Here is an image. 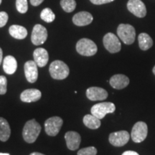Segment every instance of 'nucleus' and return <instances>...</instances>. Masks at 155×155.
I'll return each instance as SVG.
<instances>
[{
	"instance_id": "23",
	"label": "nucleus",
	"mask_w": 155,
	"mask_h": 155,
	"mask_svg": "<svg viewBox=\"0 0 155 155\" xmlns=\"http://www.w3.org/2000/svg\"><path fill=\"white\" fill-rule=\"evenodd\" d=\"M138 40L139 48L141 50H147L152 47L153 40L148 34L144 33V32L139 34Z\"/></svg>"
},
{
	"instance_id": "33",
	"label": "nucleus",
	"mask_w": 155,
	"mask_h": 155,
	"mask_svg": "<svg viewBox=\"0 0 155 155\" xmlns=\"http://www.w3.org/2000/svg\"><path fill=\"white\" fill-rule=\"evenodd\" d=\"M2 59H3V52L2 48H0V65H1L2 62Z\"/></svg>"
},
{
	"instance_id": "37",
	"label": "nucleus",
	"mask_w": 155,
	"mask_h": 155,
	"mask_svg": "<svg viewBox=\"0 0 155 155\" xmlns=\"http://www.w3.org/2000/svg\"><path fill=\"white\" fill-rule=\"evenodd\" d=\"M1 3H2V0H0V5H1Z\"/></svg>"
},
{
	"instance_id": "14",
	"label": "nucleus",
	"mask_w": 155,
	"mask_h": 155,
	"mask_svg": "<svg viewBox=\"0 0 155 155\" xmlns=\"http://www.w3.org/2000/svg\"><path fill=\"white\" fill-rule=\"evenodd\" d=\"M66 145L70 150H76L80 146L81 137L80 134L75 131H68L65 134Z\"/></svg>"
},
{
	"instance_id": "35",
	"label": "nucleus",
	"mask_w": 155,
	"mask_h": 155,
	"mask_svg": "<svg viewBox=\"0 0 155 155\" xmlns=\"http://www.w3.org/2000/svg\"><path fill=\"white\" fill-rule=\"evenodd\" d=\"M0 155H10V154H7V153H0Z\"/></svg>"
},
{
	"instance_id": "21",
	"label": "nucleus",
	"mask_w": 155,
	"mask_h": 155,
	"mask_svg": "<svg viewBox=\"0 0 155 155\" xmlns=\"http://www.w3.org/2000/svg\"><path fill=\"white\" fill-rule=\"evenodd\" d=\"M11 135V129L8 121L0 117V141H7Z\"/></svg>"
},
{
	"instance_id": "15",
	"label": "nucleus",
	"mask_w": 155,
	"mask_h": 155,
	"mask_svg": "<svg viewBox=\"0 0 155 155\" xmlns=\"http://www.w3.org/2000/svg\"><path fill=\"white\" fill-rule=\"evenodd\" d=\"M92 15L88 12H80L75 14L73 17V22L79 27L86 26L93 22Z\"/></svg>"
},
{
	"instance_id": "22",
	"label": "nucleus",
	"mask_w": 155,
	"mask_h": 155,
	"mask_svg": "<svg viewBox=\"0 0 155 155\" xmlns=\"http://www.w3.org/2000/svg\"><path fill=\"white\" fill-rule=\"evenodd\" d=\"M101 119H98L93 114H87L83 117V123L86 127L91 129H97L101 127Z\"/></svg>"
},
{
	"instance_id": "26",
	"label": "nucleus",
	"mask_w": 155,
	"mask_h": 155,
	"mask_svg": "<svg viewBox=\"0 0 155 155\" xmlns=\"http://www.w3.org/2000/svg\"><path fill=\"white\" fill-rule=\"evenodd\" d=\"M16 8L19 13L25 14L28 9V0H17Z\"/></svg>"
},
{
	"instance_id": "25",
	"label": "nucleus",
	"mask_w": 155,
	"mask_h": 155,
	"mask_svg": "<svg viewBox=\"0 0 155 155\" xmlns=\"http://www.w3.org/2000/svg\"><path fill=\"white\" fill-rule=\"evenodd\" d=\"M61 5L63 9L66 12H72L76 7V2L75 0H61Z\"/></svg>"
},
{
	"instance_id": "30",
	"label": "nucleus",
	"mask_w": 155,
	"mask_h": 155,
	"mask_svg": "<svg viewBox=\"0 0 155 155\" xmlns=\"http://www.w3.org/2000/svg\"><path fill=\"white\" fill-rule=\"evenodd\" d=\"M91 2L94 4V5H104V4L110 3L111 2H114V0H90Z\"/></svg>"
},
{
	"instance_id": "6",
	"label": "nucleus",
	"mask_w": 155,
	"mask_h": 155,
	"mask_svg": "<svg viewBox=\"0 0 155 155\" xmlns=\"http://www.w3.org/2000/svg\"><path fill=\"white\" fill-rule=\"evenodd\" d=\"M63 121L59 116H53L45 122V130L48 135L55 137L58 134L63 126Z\"/></svg>"
},
{
	"instance_id": "7",
	"label": "nucleus",
	"mask_w": 155,
	"mask_h": 155,
	"mask_svg": "<svg viewBox=\"0 0 155 155\" xmlns=\"http://www.w3.org/2000/svg\"><path fill=\"white\" fill-rule=\"evenodd\" d=\"M148 134V128L146 123L138 121L134 125L131 130V139L136 143H141L147 138Z\"/></svg>"
},
{
	"instance_id": "18",
	"label": "nucleus",
	"mask_w": 155,
	"mask_h": 155,
	"mask_svg": "<svg viewBox=\"0 0 155 155\" xmlns=\"http://www.w3.org/2000/svg\"><path fill=\"white\" fill-rule=\"evenodd\" d=\"M110 85L115 89H123L129 84V79L125 75L116 74L113 75L109 81Z\"/></svg>"
},
{
	"instance_id": "2",
	"label": "nucleus",
	"mask_w": 155,
	"mask_h": 155,
	"mask_svg": "<svg viewBox=\"0 0 155 155\" xmlns=\"http://www.w3.org/2000/svg\"><path fill=\"white\" fill-rule=\"evenodd\" d=\"M51 77L55 80H63L68 76L70 70L68 65L61 61H55L49 68Z\"/></svg>"
},
{
	"instance_id": "31",
	"label": "nucleus",
	"mask_w": 155,
	"mask_h": 155,
	"mask_svg": "<svg viewBox=\"0 0 155 155\" xmlns=\"http://www.w3.org/2000/svg\"><path fill=\"white\" fill-rule=\"evenodd\" d=\"M44 0H30V3L32 6H35V7H37V6H39L40 4L43 2Z\"/></svg>"
},
{
	"instance_id": "9",
	"label": "nucleus",
	"mask_w": 155,
	"mask_h": 155,
	"mask_svg": "<svg viewBox=\"0 0 155 155\" xmlns=\"http://www.w3.org/2000/svg\"><path fill=\"white\" fill-rule=\"evenodd\" d=\"M48 38V31L41 25H35L31 35V40L35 45H40L45 42Z\"/></svg>"
},
{
	"instance_id": "20",
	"label": "nucleus",
	"mask_w": 155,
	"mask_h": 155,
	"mask_svg": "<svg viewBox=\"0 0 155 155\" xmlns=\"http://www.w3.org/2000/svg\"><path fill=\"white\" fill-rule=\"evenodd\" d=\"M9 32L12 38L17 40H22L28 36L27 29L20 25H12L9 29Z\"/></svg>"
},
{
	"instance_id": "28",
	"label": "nucleus",
	"mask_w": 155,
	"mask_h": 155,
	"mask_svg": "<svg viewBox=\"0 0 155 155\" xmlns=\"http://www.w3.org/2000/svg\"><path fill=\"white\" fill-rule=\"evenodd\" d=\"M7 91V79L4 75H0V95H5Z\"/></svg>"
},
{
	"instance_id": "32",
	"label": "nucleus",
	"mask_w": 155,
	"mask_h": 155,
	"mask_svg": "<svg viewBox=\"0 0 155 155\" xmlns=\"http://www.w3.org/2000/svg\"><path fill=\"white\" fill-rule=\"evenodd\" d=\"M122 155H139L138 153L134 151H126L122 154Z\"/></svg>"
},
{
	"instance_id": "8",
	"label": "nucleus",
	"mask_w": 155,
	"mask_h": 155,
	"mask_svg": "<svg viewBox=\"0 0 155 155\" xmlns=\"http://www.w3.org/2000/svg\"><path fill=\"white\" fill-rule=\"evenodd\" d=\"M103 42L106 49L111 53H116L121 49V44L119 38L111 32L105 35L103 39Z\"/></svg>"
},
{
	"instance_id": "29",
	"label": "nucleus",
	"mask_w": 155,
	"mask_h": 155,
	"mask_svg": "<svg viewBox=\"0 0 155 155\" xmlns=\"http://www.w3.org/2000/svg\"><path fill=\"white\" fill-rule=\"evenodd\" d=\"M8 15L5 12H0V28L5 26L8 21Z\"/></svg>"
},
{
	"instance_id": "34",
	"label": "nucleus",
	"mask_w": 155,
	"mask_h": 155,
	"mask_svg": "<svg viewBox=\"0 0 155 155\" xmlns=\"http://www.w3.org/2000/svg\"><path fill=\"white\" fill-rule=\"evenodd\" d=\"M30 155H45L42 153H39V152H32V154H30Z\"/></svg>"
},
{
	"instance_id": "17",
	"label": "nucleus",
	"mask_w": 155,
	"mask_h": 155,
	"mask_svg": "<svg viewBox=\"0 0 155 155\" xmlns=\"http://www.w3.org/2000/svg\"><path fill=\"white\" fill-rule=\"evenodd\" d=\"M34 61L35 62L38 66L42 68L45 66L48 63L49 55L48 51L45 49L42 48H37L33 53Z\"/></svg>"
},
{
	"instance_id": "13",
	"label": "nucleus",
	"mask_w": 155,
	"mask_h": 155,
	"mask_svg": "<svg viewBox=\"0 0 155 155\" xmlns=\"http://www.w3.org/2000/svg\"><path fill=\"white\" fill-rule=\"evenodd\" d=\"M108 92L100 87H90L86 90V96L91 101H103L108 97Z\"/></svg>"
},
{
	"instance_id": "36",
	"label": "nucleus",
	"mask_w": 155,
	"mask_h": 155,
	"mask_svg": "<svg viewBox=\"0 0 155 155\" xmlns=\"http://www.w3.org/2000/svg\"><path fill=\"white\" fill-rule=\"evenodd\" d=\"M152 72H153V73H154V74L155 75V65H154V67L153 68V70H152Z\"/></svg>"
},
{
	"instance_id": "3",
	"label": "nucleus",
	"mask_w": 155,
	"mask_h": 155,
	"mask_svg": "<svg viewBox=\"0 0 155 155\" xmlns=\"http://www.w3.org/2000/svg\"><path fill=\"white\" fill-rule=\"evenodd\" d=\"M117 35L126 45L133 44L136 38L135 29L129 24L119 25L117 28Z\"/></svg>"
},
{
	"instance_id": "4",
	"label": "nucleus",
	"mask_w": 155,
	"mask_h": 155,
	"mask_svg": "<svg viewBox=\"0 0 155 155\" xmlns=\"http://www.w3.org/2000/svg\"><path fill=\"white\" fill-rule=\"evenodd\" d=\"M76 50L83 56H93L97 53L98 48L96 43L88 38H83L78 40L76 44Z\"/></svg>"
},
{
	"instance_id": "11",
	"label": "nucleus",
	"mask_w": 155,
	"mask_h": 155,
	"mask_svg": "<svg viewBox=\"0 0 155 155\" xmlns=\"http://www.w3.org/2000/svg\"><path fill=\"white\" fill-rule=\"evenodd\" d=\"M130 139V134L127 131L113 132L109 135V142L114 147H123L127 144Z\"/></svg>"
},
{
	"instance_id": "5",
	"label": "nucleus",
	"mask_w": 155,
	"mask_h": 155,
	"mask_svg": "<svg viewBox=\"0 0 155 155\" xmlns=\"http://www.w3.org/2000/svg\"><path fill=\"white\" fill-rule=\"evenodd\" d=\"M115 110L116 106L113 103L103 102L93 106L91 109V114L98 119H102L105 117L106 114L114 113Z\"/></svg>"
},
{
	"instance_id": "16",
	"label": "nucleus",
	"mask_w": 155,
	"mask_h": 155,
	"mask_svg": "<svg viewBox=\"0 0 155 155\" xmlns=\"http://www.w3.org/2000/svg\"><path fill=\"white\" fill-rule=\"evenodd\" d=\"M42 94L40 91L38 89L31 88L27 89L23 91L20 95V99L22 101L25 103H31L38 101L40 99Z\"/></svg>"
},
{
	"instance_id": "10",
	"label": "nucleus",
	"mask_w": 155,
	"mask_h": 155,
	"mask_svg": "<svg viewBox=\"0 0 155 155\" xmlns=\"http://www.w3.org/2000/svg\"><path fill=\"white\" fill-rule=\"evenodd\" d=\"M127 9L134 15L139 18L144 17L147 15L146 6L141 0H129Z\"/></svg>"
},
{
	"instance_id": "12",
	"label": "nucleus",
	"mask_w": 155,
	"mask_h": 155,
	"mask_svg": "<svg viewBox=\"0 0 155 155\" xmlns=\"http://www.w3.org/2000/svg\"><path fill=\"white\" fill-rule=\"evenodd\" d=\"M25 75L28 82L33 83L36 82L38 78V65L34 61L26 62L24 66Z\"/></svg>"
},
{
	"instance_id": "24",
	"label": "nucleus",
	"mask_w": 155,
	"mask_h": 155,
	"mask_svg": "<svg viewBox=\"0 0 155 155\" xmlns=\"http://www.w3.org/2000/svg\"><path fill=\"white\" fill-rule=\"evenodd\" d=\"M40 17L45 22L50 23L53 22L54 19H55V15L51 9L45 8L40 13Z\"/></svg>"
},
{
	"instance_id": "27",
	"label": "nucleus",
	"mask_w": 155,
	"mask_h": 155,
	"mask_svg": "<svg viewBox=\"0 0 155 155\" xmlns=\"http://www.w3.org/2000/svg\"><path fill=\"white\" fill-rule=\"evenodd\" d=\"M78 155H96L97 150L94 147H88L81 149L78 152Z\"/></svg>"
},
{
	"instance_id": "19",
	"label": "nucleus",
	"mask_w": 155,
	"mask_h": 155,
	"mask_svg": "<svg viewBox=\"0 0 155 155\" xmlns=\"http://www.w3.org/2000/svg\"><path fill=\"white\" fill-rule=\"evenodd\" d=\"M17 63L15 58L12 55L6 56L3 61V69L7 74L12 75L16 71Z\"/></svg>"
},
{
	"instance_id": "1",
	"label": "nucleus",
	"mask_w": 155,
	"mask_h": 155,
	"mask_svg": "<svg viewBox=\"0 0 155 155\" xmlns=\"http://www.w3.org/2000/svg\"><path fill=\"white\" fill-rule=\"evenodd\" d=\"M41 131V126L35 119H31L27 121L22 131L24 140L29 144L34 143L38 139Z\"/></svg>"
}]
</instances>
